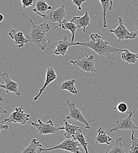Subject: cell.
<instances>
[{
	"label": "cell",
	"mask_w": 138,
	"mask_h": 153,
	"mask_svg": "<svg viewBox=\"0 0 138 153\" xmlns=\"http://www.w3.org/2000/svg\"><path fill=\"white\" fill-rule=\"evenodd\" d=\"M90 41L86 42H77V45L86 47L98 54L100 57H106L114 60L115 54L120 51L123 52L125 49H121L109 45L108 41H104L102 37L97 33L90 36Z\"/></svg>",
	"instance_id": "6da1fadb"
},
{
	"label": "cell",
	"mask_w": 138,
	"mask_h": 153,
	"mask_svg": "<svg viewBox=\"0 0 138 153\" xmlns=\"http://www.w3.org/2000/svg\"><path fill=\"white\" fill-rule=\"evenodd\" d=\"M32 28L31 33L25 37L30 42L37 45L42 51H44L46 47L48 40L46 38V34L51 30V26L47 23L36 25L33 21L30 19Z\"/></svg>",
	"instance_id": "7a4b0ae2"
},
{
	"label": "cell",
	"mask_w": 138,
	"mask_h": 153,
	"mask_svg": "<svg viewBox=\"0 0 138 153\" xmlns=\"http://www.w3.org/2000/svg\"><path fill=\"white\" fill-rule=\"evenodd\" d=\"M81 144L78 141L74 138H66L62 143L57 146H54L51 148L40 147L38 149V153L42 152H48L54 150H62L72 153H83L80 151Z\"/></svg>",
	"instance_id": "3957f363"
},
{
	"label": "cell",
	"mask_w": 138,
	"mask_h": 153,
	"mask_svg": "<svg viewBox=\"0 0 138 153\" xmlns=\"http://www.w3.org/2000/svg\"><path fill=\"white\" fill-rule=\"evenodd\" d=\"M66 102H67V104L69 107V114L66 117V120H72L74 121H79V123H81L83 125L85 126V129H91V127L89 124L91 123H92V122L96 121L97 120L88 121L85 119L84 116L82 114L81 111L82 110H83L84 108H85L86 107H82L81 108H78L76 106L75 102H72L68 100H66Z\"/></svg>",
	"instance_id": "277c9868"
},
{
	"label": "cell",
	"mask_w": 138,
	"mask_h": 153,
	"mask_svg": "<svg viewBox=\"0 0 138 153\" xmlns=\"http://www.w3.org/2000/svg\"><path fill=\"white\" fill-rule=\"evenodd\" d=\"M31 123L37 128L40 135L57 134L59 130H62V126L57 127L51 120H49L47 123H45L43 120L38 119L37 121H31Z\"/></svg>",
	"instance_id": "5b68a950"
},
{
	"label": "cell",
	"mask_w": 138,
	"mask_h": 153,
	"mask_svg": "<svg viewBox=\"0 0 138 153\" xmlns=\"http://www.w3.org/2000/svg\"><path fill=\"white\" fill-rule=\"evenodd\" d=\"M86 58H83L78 60L74 61L71 60L70 62L74 65L79 68L82 71L90 73H97V71L95 68V58L93 55L89 56L88 54L85 52Z\"/></svg>",
	"instance_id": "8992f818"
},
{
	"label": "cell",
	"mask_w": 138,
	"mask_h": 153,
	"mask_svg": "<svg viewBox=\"0 0 138 153\" xmlns=\"http://www.w3.org/2000/svg\"><path fill=\"white\" fill-rule=\"evenodd\" d=\"M109 32L114 33L118 39V40L114 44V46L117 44L119 43L120 41L129 39H135L137 37V35L135 33L129 32L128 30L126 28L124 24L123 17H120L119 18L118 27L115 30H109Z\"/></svg>",
	"instance_id": "52a82bcc"
},
{
	"label": "cell",
	"mask_w": 138,
	"mask_h": 153,
	"mask_svg": "<svg viewBox=\"0 0 138 153\" xmlns=\"http://www.w3.org/2000/svg\"><path fill=\"white\" fill-rule=\"evenodd\" d=\"M134 113L132 111H129L128 115L123 118H119L117 121V124L115 127L111 129V133L118 131L119 130H132L138 131V126H137L133 121Z\"/></svg>",
	"instance_id": "ba28073f"
},
{
	"label": "cell",
	"mask_w": 138,
	"mask_h": 153,
	"mask_svg": "<svg viewBox=\"0 0 138 153\" xmlns=\"http://www.w3.org/2000/svg\"><path fill=\"white\" fill-rule=\"evenodd\" d=\"M30 115L25 113L21 107L15 108L9 117L5 118L1 123H14L25 125L29 120Z\"/></svg>",
	"instance_id": "9c48e42d"
},
{
	"label": "cell",
	"mask_w": 138,
	"mask_h": 153,
	"mask_svg": "<svg viewBox=\"0 0 138 153\" xmlns=\"http://www.w3.org/2000/svg\"><path fill=\"white\" fill-rule=\"evenodd\" d=\"M67 13L65 10V5L63 4L62 7L55 10H51L46 14L45 20H48L52 23L58 22V25L61 24L66 20Z\"/></svg>",
	"instance_id": "30bf717a"
},
{
	"label": "cell",
	"mask_w": 138,
	"mask_h": 153,
	"mask_svg": "<svg viewBox=\"0 0 138 153\" xmlns=\"http://www.w3.org/2000/svg\"><path fill=\"white\" fill-rule=\"evenodd\" d=\"M1 76L5 82V84L4 85L1 83L0 84V87L1 88L4 89L7 94L13 93L17 96L21 95V93L18 91V84L10 78L8 73H5L4 74H1Z\"/></svg>",
	"instance_id": "8fae6325"
},
{
	"label": "cell",
	"mask_w": 138,
	"mask_h": 153,
	"mask_svg": "<svg viewBox=\"0 0 138 153\" xmlns=\"http://www.w3.org/2000/svg\"><path fill=\"white\" fill-rule=\"evenodd\" d=\"M53 45H54L55 48V50L53 52L54 54L57 56H65L68 53V49L69 47L77 45V42H69L68 38L65 36L63 39H60L56 41Z\"/></svg>",
	"instance_id": "7c38bea8"
},
{
	"label": "cell",
	"mask_w": 138,
	"mask_h": 153,
	"mask_svg": "<svg viewBox=\"0 0 138 153\" xmlns=\"http://www.w3.org/2000/svg\"><path fill=\"white\" fill-rule=\"evenodd\" d=\"M58 78V76L55 73V71L52 67H49L47 69L46 73V78H45V81L44 83V85L42 86V87L40 89V92L38 94L34 97V101H37L40 96L42 94V93L44 92L46 87L52 82L55 81Z\"/></svg>",
	"instance_id": "4fadbf2b"
},
{
	"label": "cell",
	"mask_w": 138,
	"mask_h": 153,
	"mask_svg": "<svg viewBox=\"0 0 138 153\" xmlns=\"http://www.w3.org/2000/svg\"><path fill=\"white\" fill-rule=\"evenodd\" d=\"M52 9L53 7L49 5L45 0H38L35 4V7L32 10V11L45 19L46 13Z\"/></svg>",
	"instance_id": "5bb4252c"
},
{
	"label": "cell",
	"mask_w": 138,
	"mask_h": 153,
	"mask_svg": "<svg viewBox=\"0 0 138 153\" xmlns=\"http://www.w3.org/2000/svg\"><path fill=\"white\" fill-rule=\"evenodd\" d=\"M8 36L14 40V44L17 45L18 47L21 48L24 45L29 42V40L24 36L22 31H17L15 30H13L8 33Z\"/></svg>",
	"instance_id": "9a60e30c"
},
{
	"label": "cell",
	"mask_w": 138,
	"mask_h": 153,
	"mask_svg": "<svg viewBox=\"0 0 138 153\" xmlns=\"http://www.w3.org/2000/svg\"><path fill=\"white\" fill-rule=\"evenodd\" d=\"M90 20L91 18L88 12L86 11L85 12V15L83 17H74L71 20V22L75 23V24L78 28H82L83 31L85 33H87V31L86 30V27H91V25L90 24Z\"/></svg>",
	"instance_id": "2e32d148"
},
{
	"label": "cell",
	"mask_w": 138,
	"mask_h": 153,
	"mask_svg": "<svg viewBox=\"0 0 138 153\" xmlns=\"http://www.w3.org/2000/svg\"><path fill=\"white\" fill-rule=\"evenodd\" d=\"M97 135L94 138V140H92L89 143L91 142H95L97 144H106L108 145H110L113 139L106 133V130L101 127L97 130Z\"/></svg>",
	"instance_id": "e0dca14e"
},
{
	"label": "cell",
	"mask_w": 138,
	"mask_h": 153,
	"mask_svg": "<svg viewBox=\"0 0 138 153\" xmlns=\"http://www.w3.org/2000/svg\"><path fill=\"white\" fill-rule=\"evenodd\" d=\"M63 122L65 126H62V130L65 131L64 136L66 137V138H74V137L77 132L81 130V128L75 124H69L66 121V120H63Z\"/></svg>",
	"instance_id": "ac0fdd59"
},
{
	"label": "cell",
	"mask_w": 138,
	"mask_h": 153,
	"mask_svg": "<svg viewBox=\"0 0 138 153\" xmlns=\"http://www.w3.org/2000/svg\"><path fill=\"white\" fill-rule=\"evenodd\" d=\"M77 81L75 79H71L64 81L59 87L61 90L68 91L73 94H78V91L75 86Z\"/></svg>",
	"instance_id": "d6986e66"
},
{
	"label": "cell",
	"mask_w": 138,
	"mask_h": 153,
	"mask_svg": "<svg viewBox=\"0 0 138 153\" xmlns=\"http://www.w3.org/2000/svg\"><path fill=\"white\" fill-rule=\"evenodd\" d=\"M58 27H61L62 29L65 30H69L71 31V33H72V40L71 42H74V39H75V33L76 31L77 30V28H78L77 25L75 24V23L72 22H68L66 19L63 21L61 24L58 25L57 27H54L53 28V30L56 29Z\"/></svg>",
	"instance_id": "ffe728a7"
},
{
	"label": "cell",
	"mask_w": 138,
	"mask_h": 153,
	"mask_svg": "<svg viewBox=\"0 0 138 153\" xmlns=\"http://www.w3.org/2000/svg\"><path fill=\"white\" fill-rule=\"evenodd\" d=\"M40 147H44V146L37 139L33 138L27 147L22 149L21 153H38Z\"/></svg>",
	"instance_id": "44dd1931"
},
{
	"label": "cell",
	"mask_w": 138,
	"mask_h": 153,
	"mask_svg": "<svg viewBox=\"0 0 138 153\" xmlns=\"http://www.w3.org/2000/svg\"><path fill=\"white\" fill-rule=\"evenodd\" d=\"M101 3L103 9V27H107L106 24V14L108 11H111L113 9L114 2L112 0H99Z\"/></svg>",
	"instance_id": "7402d4cb"
},
{
	"label": "cell",
	"mask_w": 138,
	"mask_h": 153,
	"mask_svg": "<svg viewBox=\"0 0 138 153\" xmlns=\"http://www.w3.org/2000/svg\"><path fill=\"white\" fill-rule=\"evenodd\" d=\"M122 58L127 64H135L138 61V54L134 53L128 50L125 49V51H123L122 54Z\"/></svg>",
	"instance_id": "603a6c76"
},
{
	"label": "cell",
	"mask_w": 138,
	"mask_h": 153,
	"mask_svg": "<svg viewBox=\"0 0 138 153\" xmlns=\"http://www.w3.org/2000/svg\"><path fill=\"white\" fill-rule=\"evenodd\" d=\"M123 138L120 137H118L114 143L113 148L111 150H108L106 153H126L124 149V144H122Z\"/></svg>",
	"instance_id": "cb8c5ba5"
},
{
	"label": "cell",
	"mask_w": 138,
	"mask_h": 153,
	"mask_svg": "<svg viewBox=\"0 0 138 153\" xmlns=\"http://www.w3.org/2000/svg\"><path fill=\"white\" fill-rule=\"evenodd\" d=\"M74 139L79 141L80 144H81V146L84 149V150L85 151V153H89L88 150V143L86 141L85 137L83 134L82 130H78L77 132V133L74 137Z\"/></svg>",
	"instance_id": "d4e9b609"
},
{
	"label": "cell",
	"mask_w": 138,
	"mask_h": 153,
	"mask_svg": "<svg viewBox=\"0 0 138 153\" xmlns=\"http://www.w3.org/2000/svg\"><path fill=\"white\" fill-rule=\"evenodd\" d=\"M130 143L132 145L129 153H138V138L135 135V131H132Z\"/></svg>",
	"instance_id": "484cf974"
},
{
	"label": "cell",
	"mask_w": 138,
	"mask_h": 153,
	"mask_svg": "<svg viewBox=\"0 0 138 153\" xmlns=\"http://www.w3.org/2000/svg\"><path fill=\"white\" fill-rule=\"evenodd\" d=\"M128 107L125 102H120L117 105V107H114V110H118L119 113H125L127 111Z\"/></svg>",
	"instance_id": "4316f807"
},
{
	"label": "cell",
	"mask_w": 138,
	"mask_h": 153,
	"mask_svg": "<svg viewBox=\"0 0 138 153\" xmlns=\"http://www.w3.org/2000/svg\"><path fill=\"white\" fill-rule=\"evenodd\" d=\"M21 4L22 5V8L24 9L27 8L30 6H32L34 4H36L35 0H21Z\"/></svg>",
	"instance_id": "83f0119b"
},
{
	"label": "cell",
	"mask_w": 138,
	"mask_h": 153,
	"mask_svg": "<svg viewBox=\"0 0 138 153\" xmlns=\"http://www.w3.org/2000/svg\"><path fill=\"white\" fill-rule=\"evenodd\" d=\"M0 113L1 114H4L7 113V111L5 110L4 107V101L2 97H0Z\"/></svg>",
	"instance_id": "f1b7e54d"
},
{
	"label": "cell",
	"mask_w": 138,
	"mask_h": 153,
	"mask_svg": "<svg viewBox=\"0 0 138 153\" xmlns=\"http://www.w3.org/2000/svg\"><path fill=\"white\" fill-rule=\"evenodd\" d=\"M86 0H72V3L75 5L76 6L78 7V10H82V8H81V5L82 4V2H85Z\"/></svg>",
	"instance_id": "f546056e"
},
{
	"label": "cell",
	"mask_w": 138,
	"mask_h": 153,
	"mask_svg": "<svg viewBox=\"0 0 138 153\" xmlns=\"http://www.w3.org/2000/svg\"><path fill=\"white\" fill-rule=\"evenodd\" d=\"M8 128H9V126L8 125H5V124H4V123H1V124H0V132H1V131L2 130H7Z\"/></svg>",
	"instance_id": "4dcf8cb0"
},
{
	"label": "cell",
	"mask_w": 138,
	"mask_h": 153,
	"mask_svg": "<svg viewBox=\"0 0 138 153\" xmlns=\"http://www.w3.org/2000/svg\"><path fill=\"white\" fill-rule=\"evenodd\" d=\"M133 19L135 22V33L137 35V37H138V19Z\"/></svg>",
	"instance_id": "1f68e13d"
},
{
	"label": "cell",
	"mask_w": 138,
	"mask_h": 153,
	"mask_svg": "<svg viewBox=\"0 0 138 153\" xmlns=\"http://www.w3.org/2000/svg\"><path fill=\"white\" fill-rule=\"evenodd\" d=\"M0 17H1V19H0V22H2L4 19V16H3V14H0Z\"/></svg>",
	"instance_id": "d6a6232c"
},
{
	"label": "cell",
	"mask_w": 138,
	"mask_h": 153,
	"mask_svg": "<svg viewBox=\"0 0 138 153\" xmlns=\"http://www.w3.org/2000/svg\"><path fill=\"white\" fill-rule=\"evenodd\" d=\"M134 1H137V0H134Z\"/></svg>",
	"instance_id": "836d02e7"
}]
</instances>
